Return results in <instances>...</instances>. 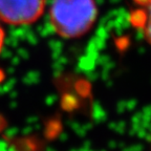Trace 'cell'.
<instances>
[{
	"label": "cell",
	"mask_w": 151,
	"mask_h": 151,
	"mask_svg": "<svg viewBox=\"0 0 151 151\" xmlns=\"http://www.w3.org/2000/svg\"><path fill=\"white\" fill-rule=\"evenodd\" d=\"M46 0H0V19L12 25L37 21L43 14Z\"/></svg>",
	"instance_id": "cell-2"
},
{
	"label": "cell",
	"mask_w": 151,
	"mask_h": 151,
	"mask_svg": "<svg viewBox=\"0 0 151 151\" xmlns=\"http://www.w3.org/2000/svg\"><path fill=\"white\" fill-rule=\"evenodd\" d=\"M3 43H4V32H3L2 27L0 26V52L2 50Z\"/></svg>",
	"instance_id": "cell-4"
},
{
	"label": "cell",
	"mask_w": 151,
	"mask_h": 151,
	"mask_svg": "<svg viewBox=\"0 0 151 151\" xmlns=\"http://www.w3.org/2000/svg\"><path fill=\"white\" fill-rule=\"evenodd\" d=\"M133 2L134 9L130 17L131 22L151 45V0H133Z\"/></svg>",
	"instance_id": "cell-3"
},
{
	"label": "cell",
	"mask_w": 151,
	"mask_h": 151,
	"mask_svg": "<svg viewBox=\"0 0 151 151\" xmlns=\"http://www.w3.org/2000/svg\"><path fill=\"white\" fill-rule=\"evenodd\" d=\"M97 16L94 0H52L50 9L52 29L60 37L68 39L88 33Z\"/></svg>",
	"instance_id": "cell-1"
}]
</instances>
